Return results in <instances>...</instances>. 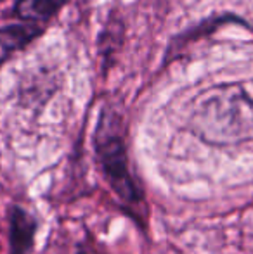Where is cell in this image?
Instances as JSON below:
<instances>
[{
    "label": "cell",
    "instance_id": "6da1fadb",
    "mask_svg": "<svg viewBox=\"0 0 253 254\" xmlns=\"http://www.w3.org/2000/svg\"><path fill=\"white\" fill-rule=\"evenodd\" d=\"M194 128L205 140L215 144L253 138V101L240 88H220L201 104Z\"/></svg>",
    "mask_w": 253,
    "mask_h": 254
},
{
    "label": "cell",
    "instance_id": "7a4b0ae2",
    "mask_svg": "<svg viewBox=\"0 0 253 254\" xmlns=\"http://www.w3.org/2000/svg\"><path fill=\"white\" fill-rule=\"evenodd\" d=\"M97 152L115 190L127 201H135L137 190H135V185L127 170L125 145H123L122 138L113 133L111 130L104 131L101 127L97 135Z\"/></svg>",
    "mask_w": 253,
    "mask_h": 254
},
{
    "label": "cell",
    "instance_id": "3957f363",
    "mask_svg": "<svg viewBox=\"0 0 253 254\" xmlns=\"http://www.w3.org/2000/svg\"><path fill=\"white\" fill-rule=\"evenodd\" d=\"M42 33L44 28L40 26V23H28V21L26 24H10L0 28V67L17 52L26 49Z\"/></svg>",
    "mask_w": 253,
    "mask_h": 254
},
{
    "label": "cell",
    "instance_id": "277c9868",
    "mask_svg": "<svg viewBox=\"0 0 253 254\" xmlns=\"http://www.w3.org/2000/svg\"><path fill=\"white\" fill-rule=\"evenodd\" d=\"M68 0H17L14 14L28 23H44L54 17Z\"/></svg>",
    "mask_w": 253,
    "mask_h": 254
}]
</instances>
